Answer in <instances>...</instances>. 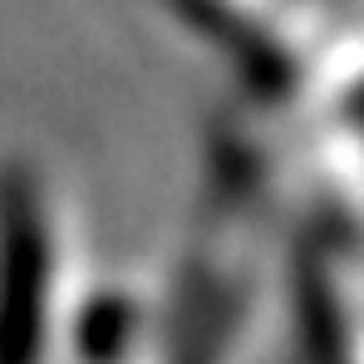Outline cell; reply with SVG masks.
Instances as JSON below:
<instances>
[{"label":"cell","mask_w":364,"mask_h":364,"mask_svg":"<svg viewBox=\"0 0 364 364\" xmlns=\"http://www.w3.org/2000/svg\"><path fill=\"white\" fill-rule=\"evenodd\" d=\"M50 227L35 182L0 173V364H40L50 310Z\"/></svg>","instance_id":"cell-1"}]
</instances>
